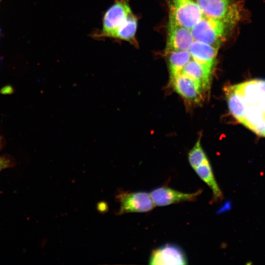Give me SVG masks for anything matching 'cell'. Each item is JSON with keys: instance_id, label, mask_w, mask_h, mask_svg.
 Returning a JSON list of instances; mask_svg holds the SVG:
<instances>
[{"instance_id": "1", "label": "cell", "mask_w": 265, "mask_h": 265, "mask_svg": "<svg viewBox=\"0 0 265 265\" xmlns=\"http://www.w3.org/2000/svg\"><path fill=\"white\" fill-rule=\"evenodd\" d=\"M225 94L233 116L256 134L265 137V80L252 79L228 86Z\"/></svg>"}, {"instance_id": "2", "label": "cell", "mask_w": 265, "mask_h": 265, "mask_svg": "<svg viewBox=\"0 0 265 265\" xmlns=\"http://www.w3.org/2000/svg\"><path fill=\"white\" fill-rule=\"evenodd\" d=\"M235 26L221 20L203 15L191 31L194 41L219 49Z\"/></svg>"}, {"instance_id": "3", "label": "cell", "mask_w": 265, "mask_h": 265, "mask_svg": "<svg viewBox=\"0 0 265 265\" xmlns=\"http://www.w3.org/2000/svg\"><path fill=\"white\" fill-rule=\"evenodd\" d=\"M204 16L236 25L247 18L243 5L238 0H195Z\"/></svg>"}, {"instance_id": "4", "label": "cell", "mask_w": 265, "mask_h": 265, "mask_svg": "<svg viewBox=\"0 0 265 265\" xmlns=\"http://www.w3.org/2000/svg\"><path fill=\"white\" fill-rule=\"evenodd\" d=\"M169 21L191 29L203 16L195 0H169Z\"/></svg>"}, {"instance_id": "5", "label": "cell", "mask_w": 265, "mask_h": 265, "mask_svg": "<svg viewBox=\"0 0 265 265\" xmlns=\"http://www.w3.org/2000/svg\"><path fill=\"white\" fill-rule=\"evenodd\" d=\"M132 13L129 0H115L104 15L102 29L93 34V36L111 38L118 27Z\"/></svg>"}, {"instance_id": "6", "label": "cell", "mask_w": 265, "mask_h": 265, "mask_svg": "<svg viewBox=\"0 0 265 265\" xmlns=\"http://www.w3.org/2000/svg\"><path fill=\"white\" fill-rule=\"evenodd\" d=\"M116 198L120 204L118 214L147 212L155 206L150 193L144 191H121Z\"/></svg>"}, {"instance_id": "7", "label": "cell", "mask_w": 265, "mask_h": 265, "mask_svg": "<svg viewBox=\"0 0 265 265\" xmlns=\"http://www.w3.org/2000/svg\"><path fill=\"white\" fill-rule=\"evenodd\" d=\"M167 38L165 54L177 51H188L194 41L190 29L168 22Z\"/></svg>"}, {"instance_id": "8", "label": "cell", "mask_w": 265, "mask_h": 265, "mask_svg": "<svg viewBox=\"0 0 265 265\" xmlns=\"http://www.w3.org/2000/svg\"><path fill=\"white\" fill-rule=\"evenodd\" d=\"M201 192L202 190L200 189L193 193H185L163 186L153 189L150 194L155 206H165L172 204L193 201Z\"/></svg>"}, {"instance_id": "9", "label": "cell", "mask_w": 265, "mask_h": 265, "mask_svg": "<svg viewBox=\"0 0 265 265\" xmlns=\"http://www.w3.org/2000/svg\"><path fill=\"white\" fill-rule=\"evenodd\" d=\"M174 90L185 100L198 104L203 99L204 92L200 84L191 78L180 74L170 80Z\"/></svg>"}, {"instance_id": "10", "label": "cell", "mask_w": 265, "mask_h": 265, "mask_svg": "<svg viewBox=\"0 0 265 265\" xmlns=\"http://www.w3.org/2000/svg\"><path fill=\"white\" fill-rule=\"evenodd\" d=\"M150 265H186V257L177 245L166 244L153 250L150 256Z\"/></svg>"}, {"instance_id": "11", "label": "cell", "mask_w": 265, "mask_h": 265, "mask_svg": "<svg viewBox=\"0 0 265 265\" xmlns=\"http://www.w3.org/2000/svg\"><path fill=\"white\" fill-rule=\"evenodd\" d=\"M218 49L209 44L194 41L190 46L188 51L191 59L213 69Z\"/></svg>"}, {"instance_id": "12", "label": "cell", "mask_w": 265, "mask_h": 265, "mask_svg": "<svg viewBox=\"0 0 265 265\" xmlns=\"http://www.w3.org/2000/svg\"><path fill=\"white\" fill-rule=\"evenodd\" d=\"M181 74L197 82L204 91H207L210 88L212 69L203 65L191 59L185 66Z\"/></svg>"}, {"instance_id": "13", "label": "cell", "mask_w": 265, "mask_h": 265, "mask_svg": "<svg viewBox=\"0 0 265 265\" xmlns=\"http://www.w3.org/2000/svg\"><path fill=\"white\" fill-rule=\"evenodd\" d=\"M199 178L211 188L212 192V202L223 200V193L219 187L213 173L212 166L207 159L193 168Z\"/></svg>"}, {"instance_id": "14", "label": "cell", "mask_w": 265, "mask_h": 265, "mask_svg": "<svg viewBox=\"0 0 265 265\" xmlns=\"http://www.w3.org/2000/svg\"><path fill=\"white\" fill-rule=\"evenodd\" d=\"M137 26V18L132 12L120 26L111 38L127 41L134 46H137L135 33Z\"/></svg>"}, {"instance_id": "15", "label": "cell", "mask_w": 265, "mask_h": 265, "mask_svg": "<svg viewBox=\"0 0 265 265\" xmlns=\"http://www.w3.org/2000/svg\"><path fill=\"white\" fill-rule=\"evenodd\" d=\"M167 56L170 80L181 74L186 64L191 59L188 51L169 52Z\"/></svg>"}, {"instance_id": "16", "label": "cell", "mask_w": 265, "mask_h": 265, "mask_svg": "<svg viewBox=\"0 0 265 265\" xmlns=\"http://www.w3.org/2000/svg\"><path fill=\"white\" fill-rule=\"evenodd\" d=\"M188 161L193 169L200 163L208 159L201 144V138H199L195 145L188 153Z\"/></svg>"}, {"instance_id": "17", "label": "cell", "mask_w": 265, "mask_h": 265, "mask_svg": "<svg viewBox=\"0 0 265 265\" xmlns=\"http://www.w3.org/2000/svg\"><path fill=\"white\" fill-rule=\"evenodd\" d=\"M11 162L9 159L3 157H0V172L3 169L11 166Z\"/></svg>"}, {"instance_id": "18", "label": "cell", "mask_w": 265, "mask_h": 265, "mask_svg": "<svg viewBox=\"0 0 265 265\" xmlns=\"http://www.w3.org/2000/svg\"><path fill=\"white\" fill-rule=\"evenodd\" d=\"M98 210L102 212L106 211L107 206L106 204L104 202L100 203L98 204Z\"/></svg>"}, {"instance_id": "19", "label": "cell", "mask_w": 265, "mask_h": 265, "mask_svg": "<svg viewBox=\"0 0 265 265\" xmlns=\"http://www.w3.org/2000/svg\"><path fill=\"white\" fill-rule=\"evenodd\" d=\"M1 142H0V148L1 147Z\"/></svg>"}]
</instances>
